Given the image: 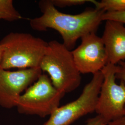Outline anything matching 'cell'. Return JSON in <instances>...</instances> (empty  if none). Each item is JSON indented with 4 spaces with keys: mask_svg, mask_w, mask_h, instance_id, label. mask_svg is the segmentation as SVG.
I'll list each match as a JSON object with an SVG mask.
<instances>
[{
    "mask_svg": "<svg viewBox=\"0 0 125 125\" xmlns=\"http://www.w3.org/2000/svg\"><path fill=\"white\" fill-rule=\"evenodd\" d=\"M64 94L54 87L48 76L42 74L20 96L16 107L21 114L45 118L59 107Z\"/></svg>",
    "mask_w": 125,
    "mask_h": 125,
    "instance_id": "obj_4",
    "label": "cell"
},
{
    "mask_svg": "<svg viewBox=\"0 0 125 125\" xmlns=\"http://www.w3.org/2000/svg\"><path fill=\"white\" fill-rule=\"evenodd\" d=\"M22 16L13 6L12 0H0V20L16 21Z\"/></svg>",
    "mask_w": 125,
    "mask_h": 125,
    "instance_id": "obj_10",
    "label": "cell"
},
{
    "mask_svg": "<svg viewBox=\"0 0 125 125\" xmlns=\"http://www.w3.org/2000/svg\"><path fill=\"white\" fill-rule=\"evenodd\" d=\"M108 125H125V115L119 119L109 122Z\"/></svg>",
    "mask_w": 125,
    "mask_h": 125,
    "instance_id": "obj_16",
    "label": "cell"
},
{
    "mask_svg": "<svg viewBox=\"0 0 125 125\" xmlns=\"http://www.w3.org/2000/svg\"><path fill=\"white\" fill-rule=\"evenodd\" d=\"M108 63L116 65L125 60V26L120 22L106 21L102 37Z\"/></svg>",
    "mask_w": 125,
    "mask_h": 125,
    "instance_id": "obj_9",
    "label": "cell"
},
{
    "mask_svg": "<svg viewBox=\"0 0 125 125\" xmlns=\"http://www.w3.org/2000/svg\"><path fill=\"white\" fill-rule=\"evenodd\" d=\"M56 8H65L84 4L87 2H92V0H50Z\"/></svg>",
    "mask_w": 125,
    "mask_h": 125,
    "instance_id": "obj_12",
    "label": "cell"
},
{
    "mask_svg": "<svg viewBox=\"0 0 125 125\" xmlns=\"http://www.w3.org/2000/svg\"><path fill=\"white\" fill-rule=\"evenodd\" d=\"M1 55H2V48L1 46H0V62L1 60Z\"/></svg>",
    "mask_w": 125,
    "mask_h": 125,
    "instance_id": "obj_17",
    "label": "cell"
},
{
    "mask_svg": "<svg viewBox=\"0 0 125 125\" xmlns=\"http://www.w3.org/2000/svg\"><path fill=\"white\" fill-rule=\"evenodd\" d=\"M103 21H112L125 25V11L118 12H105L102 16Z\"/></svg>",
    "mask_w": 125,
    "mask_h": 125,
    "instance_id": "obj_13",
    "label": "cell"
},
{
    "mask_svg": "<svg viewBox=\"0 0 125 125\" xmlns=\"http://www.w3.org/2000/svg\"><path fill=\"white\" fill-rule=\"evenodd\" d=\"M116 78L123 81L125 83V61H121L117 65Z\"/></svg>",
    "mask_w": 125,
    "mask_h": 125,
    "instance_id": "obj_15",
    "label": "cell"
},
{
    "mask_svg": "<svg viewBox=\"0 0 125 125\" xmlns=\"http://www.w3.org/2000/svg\"><path fill=\"white\" fill-rule=\"evenodd\" d=\"M40 68L49 75L54 87L63 94L74 91L80 85L81 73L72 51L57 40L48 43Z\"/></svg>",
    "mask_w": 125,
    "mask_h": 125,
    "instance_id": "obj_3",
    "label": "cell"
},
{
    "mask_svg": "<svg viewBox=\"0 0 125 125\" xmlns=\"http://www.w3.org/2000/svg\"><path fill=\"white\" fill-rule=\"evenodd\" d=\"M48 45L45 40L30 33L10 32L0 41V68L6 70L40 68Z\"/></svg>",
    "mask_w": 125,
    "mask_h": 125,
    "instance_id": "obj_2",
    "label": "cell"
},
{
    "mask_svg": "<svg viewBox=\"0 0 125 125\" xmlns=\"http://www.w3.org/2000/svg\"><path fill=\"white\" fill-rule=\"evenodd\" d=\"M93 75L78 98L59 106L42 125H70L81 117L95 111L103 76L101 72Z\"/></svg>",
    "mask_w": 125,
    "mask_h": 125,
    "instance_id": "obj_5",
    "label": "cell"
},
{
    "mask_svg": "<svg viewBox=\"0 0 125 125\" xmlns=\"http://www.w3.org/2000/svg\"><path fill=\"white\" fill-rule=\"evenodd\" d=\"M109 122L103 118V117L97 115L87 121L85 125H107Z\"/></svg>",
    "mask_w": 125,
    "mask_h": 125,
    "instance_id": "obj_14",
    "label": "cell"
},
{
    "mask_svg": "<svg viewBox=\"0 0 125 125\" xmlns=\"http://www.w3.org/2000/svg\"><path fill=\"white\" fill-rule=\"evenodd\" d=\"M39 6L42 14L30 20V27L38 31H46L49 28L57 31L62 38V44L70 50L74 47L79 39L95 32L105 13L95 9L74 15L63 13L58 11L50 0H41Z\"/></svg>",
    "mask_w": 125,
    "mask_h": 125,
    "instance_id": "obj_1",
    "label": "cell"
},
{
    "mask_svg": "<svg viewBox=\"0 0 125 125\" xmlns=\"http://www.w3.org/2000/svg\"><path fill=\"white\" fill-rule=\"evenodd\" d=\"M95 9L105 12H118L125 11V0H102L101 1L92 0Z\"/></svg>",
    "mask_w": 125,
    "mask_h": 125,
    "instance_id": "obj_11",
    "label": "cell"
},
{
    "mask_svg": "<svg viewBox=\"0 0 125 125\" xmlns=\"http://www.w3.org/2000/svg\"><path fill=\"white\" fill-rule=\"evenodd\" d=\"M40 68L10 71L0 68V106L16 107L18 99L42 74Z\"/></svg>",
    "mask_w": 125,
    "mask_h": 125,
    "instance_id": "obj_7",
    "label": "cell"
},
{
    "mask_svg": "<svg viewBox=\"0 0 125 125\" xmlns=\"http://www.w3.org/2000/svg\"><path fill=\"white\" fill-rule=\"evenodd\" d=\"M101 72L103 80L95 111L109 122L125 115V83H116L117 65L107 63Z\"/></svg>",
    "mask_w": 125,
    "mask_h": 125,
    "instance_id": "obj_6",
    "label": "cell"
},
{
    "mask_svg": "<svg viewBox=\"0 0 125 125\" xmlns=\"http://www.w3.org/2000/svg\"><path fill=\"white\" fill-rule=\"evenodd\" d=\"M82 42L72 51L76 66L81 74L101 72L107 63V57L102 38L95 32L82 37Z\"/></svg>",
    "mask_w": 125,
    "mask_h": 125,
    "instance_id": "obj_8",
    "label": "cell"
}]
</instances>
